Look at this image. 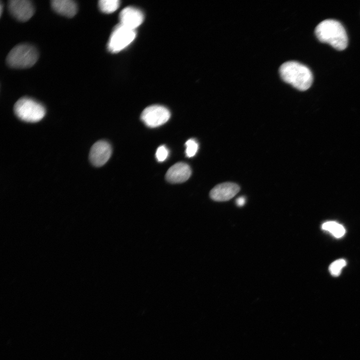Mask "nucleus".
I'll use <instances>...</instances> for the list:
<instances>
[{
	"mask_svg": "<svg viewBox=\"0 0 360 360\" xmlns=\"http://www.w3.org/2000/svg\"><path fill=\"white\" fill-rule=\"evenodd\" d=\"M322 228L329 232L337 238L342 236L346 232L345 229L342 225L333 221L327 222L323 224Z\"/></svg>",
	"mask_w": 360,
	"mask_h": 360,
	"instance_id": "13",
	"label": "nucleus"
},
{
	"mask_svg": "<svg viewBox=\"0 0 360 360\" xmlns=\"http://www.w3.org/2000/svg\"><path fill=\"white\" fill-rule=\"evenodd\" d=\"M38 58L36 48L28 44H20L14 47L8 54L6 62L14 68H26L33 66Z\"/></svg>",
	"mask_w": 360,
	"mask_h": 360,
	"instance_id": "3",
	"label": "nucleus"
},
{
	"mask_svg": "<svg viewBox=\"0 0 360 360\" xmlns=\"http://www.w3.org/2000/svg\"><path fill=\"white\" fill-rule=\"evenodd\" d=\"M14 110L18 118L28 122H38L46 114L45 108L41 104L27 97L20 98L15 103Z\"/></svg>",
	"mask_w": 360,
	"mask_h": 360,
	"instance_id": "4",
	"label": "nucleus"
},
{
	"mask_svg": "<svg viewBox=\"0 0 360 360\" xmlns=\"http://www.w3.org/2000/svg\"><path fill=\"white\" fill-rule=\"evenodd\" d=\"M314 32L320 42L327 43L338 50H342L348 46L346 30L336 20L327 19L321 22L316 26Z\"/></svg>",
	"mask_w": 360,
	"mask_h": 360,
	"instance_id": "1",
	"label": "nucleus"
},
{
	"mask_svg": "<svg viewBox=\"0 0 360 360\" xmlns=\"http://www.w3.org/2000/svg\"><path fill=\"white\" fill-rule=\"evenodd\" d=\"M168 155V150L164 145L159 146L156 152V156L157 160L160 162L164 161Z\"/></svg>",
	"mask_w": 360,
	"mask_h": 360,
	"instance_id": "17",
	"label": "nucleus"
},
{
	"mask_svg": "<svg viewBox=\"0 0 360 360\" xmlns=\"http://www.w3.org/2000/svg\"><path fill=\"white\" fill-rule=\"evenodd\" d=\"M192 171L190 166L184 162H178L172 166L166 174V180L170 183H181L188 179Z\"/></svg>",
	"mask_w": 360,
	"mask_h": 360,
	"instance_id": "11",
	"label": "nucleus"
},
{
	"mask_svg": "<svg viewBox=\"0 0 360 360\" xmlns=\"http://www.w3.org/2000/svg\"><path fill=\"white\" fill-rule=\"evenodd\" d=\"M185 145L186 156L188 158L194 156L196 154L198 148L197 142L194 140L190 139L186 142Z\"/></svg>",
	"mask_w": 360,
	"mask_h": 360,
	"instance_id": "16",
	"label": "nucleus"
},
{
	"mask_svg": "<svg viewBox=\"0 0 360 360\" xmlns=\"http://www.w3.org/2000/svg\"><path fill=\"white\" fill-rule=\"evenodd\" d=\"M0 16H1V15H2V3H0Z\"/></svg>",
	"mask_w": 360,
	"mask_h": 360,
	"instance_id": "19",
	"label": "nucleus"
},
{
	"mask_svg": "<svg viewBox=\"0 0 360 360\" xmlns=\"http://www.w3.org/2000/svg\"><path fill=\"white\" fill-rule=\"evenodd\" d=\"M111 154L112 147L110 144L106 140H98L92 146L89 158L94 166L99 167L108 161Z\"/></svg>",
	"mask_w": 360,
	"mask_h": 360,
	"instance_id": "8",
	"label": "nucleus"
},
{
	"mask_svg": "<svg viewBox=\"0 0 360 360\" xmlns=\"http://www.w3.org/2000/svg\"><path fill=\"white\" fill-rule=\"evenodd\" d=\"M170 116L169 110L160 105H152L146 108L141 114V119L150 128L159 126L168 121Z\"/></svg>",
	"mask_w": 360,
	"mask_h": 360,
	"instance_id": "6",
	"label": "nucleus"
},
{
	"mask_svg": "<svg viewBox=\"0 0 360 360\" xmlns=\"http://www.w3.org/2000/svg\"><path fill=\"white\" fill-rule=\"evenodd\" d=\"M346 264V261L344 259L336 260L330 266V272L332 275L337 276L340 274L342 268L344 267Z\"/></svg>",
	"mask_w": 360,
	"mask_h": 360,
	"instance_id": "15",
	"label": "nucleus"
},
{
	"mask_svg": "<svg viewBox=\"0 0 360 360\" xmlns=\"http://www.w3.org/2000/svg\"><path fill=\"white\" fill-rule=\"evenodd\" d=\"M246 202V198L244 196H240L236 200V204L238 206H243Z\"/></svg>",
	"mask_w": 360,
	"mask_h": 360,
	"instance_id": "18",
	"label": "nucleus"
},
{
	"mask_svg": "<svg viewBox=\"0 0 360 360\" xmlns=\"http://www.w3.org/2000/svg\"><path fill=\"white\" fill-rule=\"evenodd\" d=\"M8 10L14 18L23 22L30 20L34 12L32 3L28 0H10Z\"/></svg>",
	"mask_w": 360,
	"mask_h": 360,
	"instance_id": "7",
	"label": "nucleus"
},
{
	"mask_svg": "<svg viewBox=\"0 0 360 360\" xmlns=\"http://www.w3.org/2000/svg\"><path fill=\"white\" fill-rule=\"evenodd\" d=\"M144 14L138 9L128 6L120 12V24L128 28L135 30L144 20Z\"/></svg>",
	"mask_w": 360,
	"mask_h": 360,
	"instance_id": "10",
	"label": "nucleus"
},
{
	"mask_svg": "<svg viewBox=\"0 0 360 360\" xmlns=\"http://www.w3.org/2000/svg\"><path fill=\"white\" fill-rule=\"evenodd\" d=\"M51 6L56 12L68 18L73 17L77 12V5L71 0H53Z\"/></svg>",
	"mask_w": 360,
	"mask_h": 360,
	"instance_id": "12",
	"label": "nucleus"
},
{
	"mask_svg": "<svg viewBox=\"0 0 360 360\" xmlns=\"http://www.w3.org/2000/svg\"><path fill=\"white\" fill-rule=\"evenodd\" d=\"M100 10L104 13L110 14L116 11L120 6L118 0H100L98 2Z\"/></svg>",
	"mask_w": 360,
	"mask_h": 360,
	"instance_id": "14",
	"label": "nucleus"
},
{
	"mask_svg": "<svg viewBox=\"0 0 360 360\" xmlns=\"http://www.w3.org/2000/svg\"><path fill=\"white\" fill-rule=\"evenodd\" d=\"M282 79L302 91L308 89L313 81L311 70L306 66L296 61L282 64L279 68Z\"/></svg>",
	"mask_w": 360,
	"mask_h": 360,
	"instance_id": "2",
	"label": "nucleus"
},
{
	"mask_svg": "<svg viewBox=\"0 0 360 360\" xmlns=\"http://www.w3.org/2000/svg\"><path fill=\"white\" fill-rule=\"evenodd\" d=\"M136 36L135 30L119 24L112 30L107 48L111 52H119L128 46L134 40Z\"/></svg>",
	"mask_w": 360,
	"mask_h": 360,
	"instance_id": "5",
	"label": "nucleus"
},
{
	"mask_svg": "<svg viewBox=\"0 0 360 360\" xmlns=\"http://www.w3.org/2000/svg\"><path fill=\"white\" fill-rule=\"evenodd\" d=\"M238 184L231 182L220 184L210 192V198L216 202L228 201L234 197L240 191Z\"/></svg>",
	"mask_w": 360,
	"mask_h": 360,
	"instance_id": "9",
	"label": "nucleus"
}]
</instances>
